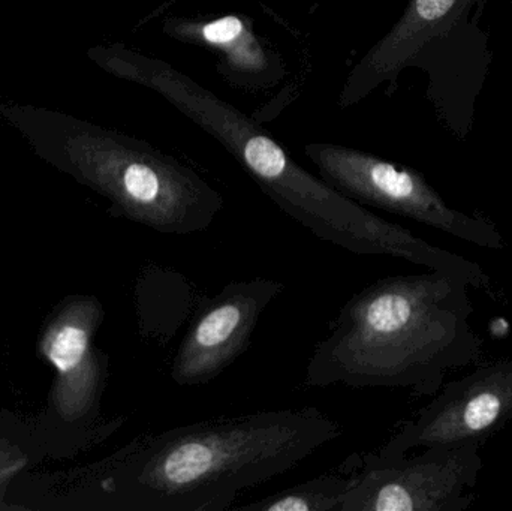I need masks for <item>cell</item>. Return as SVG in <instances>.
Masks as SVG:
<instances>
[{
    "label": "cell",
    "instance_id": "7a4b0ae2",
    "mask_svg": "<svg viewBox=\"0 0 512 511\" xmlns=\"http://www.w3.org/2000/svg\"><path fill=\"white\" fill-rule=\"evenodd\" d=\"M468 287L436 270L373 282L343 305L330 336L315 345L304 386L435 395L451 371L480 359Z\"/></svg>",
    "mask_w": 512,
    "mask_h": 511
},
{
    "label": "cell",
    "instance_id": "277c9868",
    "mask_svg": "<svg viewBox=\"0 0 512 511\" xmlns=\"http://www.w3.org/2000/svg\"><path fill=\"white\" fill-rule=\"evenodd\" d=\"M480 444L433 447L408 458L378 453L349 456L342 467L351 486L340 511H462L483 468Z\"/></svg>",
    "mask_w": 512,
    "mask_h": 511
},
{
    "label": "cell",
    "instance_id": "6da1fadb",
    "mask_svg": "<svg viewBox=\"0 0 512 511\" xmlns=\"http://www.w3.org/2000/svg\"><path fill=\"white\" fill-rule=\"evenodd\" d=\"M342 426L316 408L218 417L141 435L98 479L99 501L125 511H225L240 492L297 467Z\"/></svg>",
    "mask_w": 512,
    "mask_h": 511
},
{
    "label": "cell",
    "instance_id": "ba28073f",
    "mask_svg": "<svg viewBox=\"0 0 512 511\" xmlns=\"http://www.w3.org/2000/svg\"><path fill=\"white\" fill-rule=\"evenodd\" d=\"M489 0H409L402 17L351 69L339 105L354 107L384 83L396 84L415 54L462 24L481 20Z\"/></svg>",
    "mask_w": 512,
    "mask_h": 511
},
{
    "label": "cell",
    "instance_id": "3957f363",
    "mask_svg": "<svg viewBox=\"0 0 512 511\" xmlns=\"http://www.w3.org/2000/svg\"><path fill=\"white\" fill-rule=\"evenodd\" d=\"M304 153L321 179L357 203L412 219L481 248H504V237L492 221L448 206L423 174L412 168L342 144L309 143Z\"/></svg>",
    "mask_w": 512,
    "mask_h": 511
},
{
    "label": "cell",
    "instance_id": "5b68a950",
    "mask_svg": "<svg viewBox=\"0 0 512 511\" xmlns=\"http://www.w3.org/2000/svg\"><path fill=\"white\" fill-rule=\"evenodd\" d=\"M512 422V359L490 363L453 381L426 408L405 423L384 447L382 458H402L412 450L483 446Z\"/></svg>",
    "mask_w": 512,
    "mask_h": 511
},
{
    "label": "cell",
    "instance_id": "7c38bea8",
    "mask_svg": "<svg viewBox=\"0 0 512 511\" xmlns=\"http://www.w3.org/2000/svg\"><path fill=\"white\" fill-rule=\"evenodd\" d=\"M2 440L0 438V489L27 464L26 456L17 446Z\"/></svg>",
    "mask_w": 512,
    "mask_h": 511
},
{
    "label": "cell",
    "instance_id": "30bf717a",
    "mask_svg": "<svg viewBox=\"0 0 512 511\" xmlns=\"http://www.w3.org/2000/svg\"><path fill=\"white\" fill-rule=\"evenodd\" d=\"M162 32L174 41L197 45L218 57V71L231 86L261 90L285 78L280 54L256 35L254 21L246 15L218 18L168 17Z\"/></svg>",
    "mask_w": 512,
    "mask_h": 511
},
{
    "label": "cell",
    "instance_id": "9c48e42d",
    "mask_svg": "<svg viewBox=\"0 0 512 511\" xmlns=\"http://www.w3.org/2000/svg\"><path fill=\"white\" fill-rule=\"evenodd\" d=\"M492 60L490 35L481 27V20H472L424 45L409 63V68L426 72L427 99L439 120L459 140L471 134Z\"/></svg>",
    "mask_w": 512,
    "mask_h": 511
},
{
    "label": "cell",
    "instance_id": "52a82bcc",
    "mask_svg": "<svg viewBox=\"0 0 512 511\" xmlns=\"http://www.w3.org/2000/svg\"><path fill=\"white\" fill-rule=\"evenodd\" d=\"M283 290L282 282L256 278L228 282L203 300L174 357L171 380L204 386L224 374L248 350L259 318Z\"/></svg>",
    "mask_w": 512,
    "mask_h": 511
},
{
    "label": "cell",
    "instance_id": "8992f818",
    "mask_svg": "<svg viewBox=\"0 0 512 511\" xmlns=\"http://www.w3.org/2000/svg\"><path fill=\"white\" fill-rule=\"evenodd\" d=\"M105 311L95 296H71L57 306L39 339V354L56 369L51 405L60 419L84 437L113 432L98 428L108 378V356L95 345Z\"/></svg>",
    "mask_w": 512,
    "mask_h": 511
},
{
    "label": "cell",
    "instance_id": "8fae6325",
    "mask_svg": "<svg viewBox=\"0 0 512 511\" xmlns=\"http://www.w3.org/2000/svg\"><path fill=\"white\" fill-rule=\"evenodd\" d=\"M351 474H322L254 503L233 507L236 511H340L351 486Z\"/></svg>",
    "mask_w": 512,
    "mask_h": 511
}]
</instances>
